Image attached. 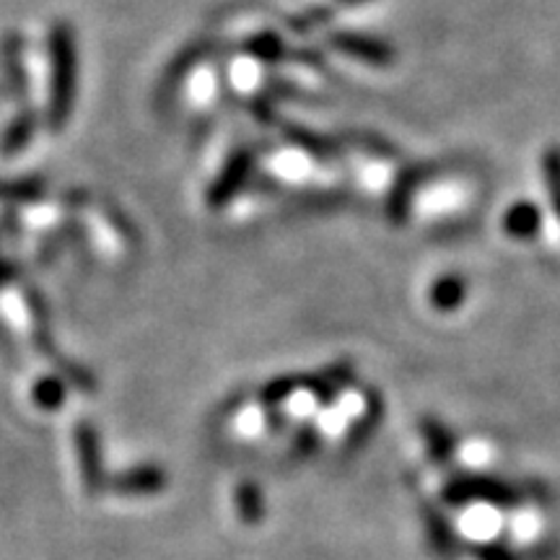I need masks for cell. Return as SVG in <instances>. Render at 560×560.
<instances>
[{
	"label": "cell",
	"instance_id": "6da1fadb",
	"mask_svg": "<svg viewBox=\"0 0 560 560\" xmlns=\"http://www.w3.org/2000/svg\"><path fill=\"white\" fill-rule=\"evenodd\" d=\"M446 499L454 503L488 501V503H499V506H509V503L516 501V493L506 486V482H495L488 478H470V480H454L452 486L446 488Z\"/></svg>",
	"mask_w": 560,
	"mask_h": 560
},
{
	"label": "cell",
	"instance_id": "7a4b0ae2",
	"mask_svg": "<svg viewBox=\"0 0 560 560\" xmlns=\"http://www.w3.org/2000/svg\"><path fill=\"white\" fill-rule=\"evenodd\" d=\"M332 45L338 47L340 52L350 55V58H359L363 62H369V66H389L392 58H395L384 42L361 37V34H335Z\"/></svg>",
	"mask_w": 560,
	"mask_h": 560
},
{
	"label": "cell",
	"instance_id": "3957f363",
	"mask_svg": "<svg viewBox=\"0 0 560 560\" xmlns=\"http://www.w3.org/2000/svg\"><path fill=\"white\" fill-rule=\"evenodd\" d=\"M540 229V210L529 202H520L506 213V231L516 240H527Z\"/></svg>",
	"mask_w": 560,
	"mask_h": 560
},
{
	"label": "cell",
	"instance_id": "277c9868",
	"mask_svg": "<svg viewBox=\"0 0 560 560\" xmlns=\"http://www.w3.org/2000/svg\"><path fill=\"white\" fill-rule=\"evenodd\" d=\"M462 299H465V283L459 278L439 280L431 291L433 306H439L441 312H450L454 306H459Z\"/></svg>",
	"mask_w": 560,
	"mask_h": 560
},
{
	"label": "cell",
	"instance_id": "5b68a950",
	"mask_svg": "<svg viewBox=\"0 0 560 560\" xmlns=\"http://www.w3.org/2000/svg\"><path fill=\"white\" fill-rule=\"evenodd\" d=\"M423 431H425V444H429V450H431V457L436 462L450 459V454L454 450V441L450 436V431H446L441 423H433V420H425Z\"/></svg>",
	"mask_w": 560,
	"mask_h": 560
},
{
	"label": "cell",
	"instance_id": "8992f818",
	"mask_svg": "<svg viewBox=\"0 0 560 560\" xmlns=\"http://www.w3.org/2000/svg\"><path fill=\"white\" fill-rule=\"evenodd\" d=\"M542 174L548 182V195L552 208H556L560 219V149H548L542 156Z\"/></svg>",
	"mask_w": 560,
	"mask_h": 560
},
{
	"label": "cell",
	"instance_id": "52a82bcc",
	"mask_svg": "<svg viewBox=\"0 0 560 560\" xmlns=\"http://www.w3.org/2000/svg\"><path fill=\"white\" fill-rule=\"evenodd\" d=\"M429 527H431L433 545H439V548H446V545H452L450 542V527L441 522L439 514H429Z\"/></svg>",
	"mask_w": 560,
	"mask_h": 560
},
{
	"label": "cell",
	"instance_id": "ba28073f",
	"mask_svg": "<svg viewBox=\"0 0 560 560\" xmlns=\"http://www.w3.org/2000/svg\"><path fill=\"white\" fill-rule=\"evenodd\" d=\"M486 560H514V558H511V552L503 550V548H488Z\"/></svg>",
	"mask_w": 560,
	"mask_h": 560
},
{
	"label": "cell",
	"instance_id": "9c48e42d",
	"mask_svg": "<svg viewBox=\"0 0 560 560\" xmlns=\"http://www.w3.org/2000/svg\"><path fill=\"white\" fill-rule=\"evenodd\" d=\"M348 3H361V0H348Z\"/></svg>",
	"mask_w": 560,
	"mask_h": 560
}]
</instances>
